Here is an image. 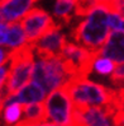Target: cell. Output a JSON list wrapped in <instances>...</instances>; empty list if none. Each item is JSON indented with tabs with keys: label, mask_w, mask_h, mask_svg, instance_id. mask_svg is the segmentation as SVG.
Listing matches in <instances>:
<instances>
[{
	"label": "cell",
	"mask_w": 124,
	"mask_h": 126,
	"mask_svg": "<svg viewBox=\"0 0 124 126\" xmlns=\"http://www.w3.org/2000/svg\"><path fill=\"white\" fill-rule=\"evenodd\" d=\"M38 0H5L0 4V19L6 24L22 22Z\"/></svg>",
	"instance_id": "cell-10"
},
{
	"label": "cell",
	"mask_w": 124,
	"mask_h": 126,
	"mask_svg": "<svg viewBox=\"0 0 124 126\" xmlns=\"http://www.w3.org/2000/svg\"><path fill=\"white\" fill-rule=\"evenodd\" d=\"M75 1H77V3H81V1H82V0H75Z\"/></svg>",
	"instance_id": "cell-27"
},
{
	"label": "cell",
	"mask_w": 124,
	"mask_h": 126,
	"mask_svg": "<svg viewBox=\"0 0 124 126\" xmlns=\"http://www.w3.org/2000/svg\"><path fill=\"white\" fill-rule=\"evenodd\" d=\"M3 46L10 54H17V52H20V51H23L25 48L32 47V45L28 41L27 33H25L20 22L8 24L6 31H5V36H4Z\"/></svg>",
	"instance_id": "cell-11"
},
{
	"label": "cell",
	"mask_w": 124,
	"mask_h": 126,
	"mask_svg": "<svg viewBox=\"0 0 124 126\" xmlns=\"http://www.w3.org/2000/svg\"><path fill=\"white\" fill-rule=\"evenodd\" d=\"M46 120V111L43 103L27 105L23 108V121L24 124H37Z\"/></svg>",
	"instance_id": "cell-17"
},
{
	"label": "cell",
	"mask_w": 124,
	"mask_h": 126,
	"mask_svg": "<svg viewBox=\"0 0 124 126\" xmlns=\"http://www.w3.org/2000/svg\"><path fill=\"white\" fill-rule=\"evenodd\" d=\"M122 92H123V101H124V87H122Z\"/></svg>",
	"instance_id": "cell-26"
},
{
	"label": "cell",
	"mask_w": 124,
	"mask_h": 126,
	"mask_svg": "<svg viewBox=\"0 0 124 126\" xmlns=\"http://www.w3.org/2000/svg\"><path fill=\"white\" fill-rule=\"evenodd\" d=\"M110 10V4H95L82 10L72 31L74 41L98 52L112 32L109 27Z\"/></svg>",
	"instance_id": "cell-1"
},
{
	"label": "cell",
	"mask_w": 124,
	"mask_h": 126,
	"mask_svg": "<svg viewBox=\"0 0 124 126\" xmlns=\"http://www.w3.org/2000/svg\"><path fill=\"white\" fill-rule=\"evenodd\" d=\"M110 80L113 81V84L122 88L124 85V63H119L116 64L115 70L113 73V75L110 78Z\"/></svg>",
	"instance_id": "cell-18"
},
{
	"label": "cell",
	"mask_w": 124,
	"mask_h": 126,
	"mask_svg": "<svg viewBox=\"0 0 124 126\" xmlns=\"http://www.w3.org/2000/svg\"><path fill=\"white\" fill-rule=\"evenodd\" d=\"M76 77H79L77 73L60 55H35L32 80L42 85L47 93L61 89V88H66L70 81Z\"/></svg>",
	"instance_id": "cell-3"
},
{
	"label": "cell",
	"mask_w": 124,
	"mask_h": 126,
	"mask_svg": "<svg viewBox=\"0 0 124 126\" xmlns=\"http://www.w3.org/2000/svg\"><path fill=\"white\" fill-rule=\"evenodd\" d=\"M67 42L68 41L61 27L56 24L32 43V48L37 56H56L62 52Z\"/></svg>",
	"instance_id": "cell-8"
},
{
	"label": "cell",
	"mask_w": 124,
	"mask_h": 126,
	"mask_svg": "<svg viewBox=\"0 0 124 126\" xmlns=\"http://www.w3.org/2000/svg\"><path fill=\"white\" fill-rule=\"evenodd\" d=\"M114 115L115 111L108 107H76L74 126H115Z\"/></svg>",
	"instance_id": "cell-9"
},
{
	"label": "cell",
	"mask_w": 124,
	"mask_h": 126,
	"mask_svg": "<svg viewBox=\"0 0 124 126\" xmlns=\"http://www.w3.org/2000/svg\"><path fill=\"white\" fill-rule=\"evenodd\" d=\"M48 93L45 91V88L39 85L37 81L31 80L23 88H20L18 92L14 93V97L18 103L22 106L34 105V103H43L46 101Z\"/></svg>",
	"instance_id": "cell-13"
},
{
	"label": "cell",
	"mask_w": 124,
	"mask_h": 126,
	"mask_svg": "<svg viewBox=\"0 0 124 126\" xmlns=\"http://www.w3.org/2000/svg\"><path fill=\"white\" fill-rule=\"evenodd\" d=\"M23 108L18 102L6 105L0 110V118L6 126H18L23 121Z\"/></svg>",
	"instance_id": "cell-16"
},
{
	"label": "cell",
	"mask_w": 124,
	"mask_h": 126,
	"mask_svg": "<svg viewBox=\"0 0 124 126\" xmlns=\"http://www.w3.org/2000/svg\"><path fill=\"white\" fill-rule=\"evenodd\" d=\"M5 1V0H0V4H1V3H4Z\"/></svg>",
	"instance_id": "cell-28"
},
{
	"label": "cell",
	"mask_w": 124,
	"mask_h": 126,
	"mask_svg": "<svg viewBox=\"0 0 124 126\" xmlns=\"http://www.w3.org/2000/svg\"><path fill=\"white\" fill-rule=\"evenodd\" d=\"M94 54L91 50L86 48L85 46L80 45L77 42H67L66 46L63 47L60 56L66 61L72 69H74L79 77H87L90 73V64L94 57Z\"/></svg>",
	"instance_id": "cell-7"
},
{
	"label": "cell",
	"mask_w": 124,
	"mask_h": 126,
	"mask_svg": "<svg viewBox=\"0 0 124 126\" xmlns=\"http://www.w3.org/2000/svg\"><path fill=\"white\" fill-rule=\"evenodd\" d=\"M112 8L116 12H119L124 17V0H113L112 1Z\"/></svg>",
	"instance_id": "cell-23"
},
{
	"label": "cell",
	"mask_w": 124,
	"mask_h": 126,
	"mask_svg": "<svg viewBox=\"0 0 124 126\" xmlns=\"http://www.w3.org/2000/svg\"><path fill=\"white\" fill-rule=\"evenodd\" d=\"M4 24H6V23H5V22H3L1 19H0V27H3Z\"/></svg>",
	"instance_id": "cell-25"
},
{
	"label": "cell",
	"mask_w": 124,
	"mask_h": 126,
	"mask_svg": "<svg viewBox=\"0 0 124 126\" xmlns=\"http://www.w3.org/2000/svg\"><path fill=\"white\" fill-rule=\"evenodd\" d=\"M115 66L116 64L113 60L95 52L91 60V64H90L89 74H95V75L101 77V78H112L113 73L115 70Z\"/></svg>",
	"instance_id": "cell-15"
},
{
	"label": "cell",
	"mask_w": 124,
	"mask_h": 126,
	"mask_svg": "<svg viewBox=\"0 0 124 126\" xmlns=\"http://www.w3.org/2000/svg\"><path fill=\"white\" fill-rule=\"evenodd\" d=\"M52 17L58 22H70L79 17V3L75 0H55Z\"/></svg>",
	"instance_id": "cell-14"
},
{
	"label": "cell",
	"mask_w": 124,
	"mask_h": 126,
	"mask_svg": "<svg viewBox=\"0 0 124 126\" xmlns=\"http://www.w3.org/2000/svg\"><path fill=\"white\" fill-rule=\"evenodd\" d=\"M98 54L110 59L115 64L124 63V32L112 31Z\"/></svg>",
	"instance_id": "cell-12"
},
{
	"label": "cell",
	"mask_w": 124,
	"mask_h": 126,
	"mask_svg": "<svg viewBox=\"0 0 124 126\" xmlns=\"http://www.w3.org/2000/svg\"><path fill=\"white\" fill-rule=\"evenodd\" d=\"M10 57H11V54L9 52V51L4 46H0V66H1L3 64H5V63H8L10 60Z\"/></svg>",
	"instance_id": "cell-21"
},
{
	"label": "cell",
	"mask_w": 124,
	"mask_h": 126,
	"mask_svg": "<svg viewBox=\"0 0 124 126\" xmlns=\"http://www.w3.org/2000/svg\"><path fill=\"white\" fill-rule=\"evenodd\" d=\"M22 26L27 33L29 43H34L41 36H43L49 28L56 26L55 18L42 8H34L22 19Z\"/></svg>",
	"instance_id": "cell-6"
},
{
	"label": "cell",
	"mask_w": 124,
	"mask_h": 126,
	"mask_svg": "<svg viewBox=\"0 0 124 126\" xmlns=\"http://www.w3.org/2000/svg\"><path fill=\"white\" fill-rule=\"evenodd\" d=\"M95 4H112V0H82L81 3H79V16L82 10Z\"/></svg>",
	"instance_id": "cell-20"
},
{
	"label": "cell",
	"mask_w": 124,
	"mask_h": 126,
	"mask_svg": "<svg viewBox=\"0 0 124 126\" xmlns=\"http://www.w3.org/2000/svg\"><path fill=\"white\" fill-rule=\"evenodd\" d=\"M66 89L77 108L108 107L114 110L115 112L122 110L118 89L113 91L87 77L81 75L74 78L66 87Z\"/></svg>",
	"instance_id": "cell-2"
},
{
	"label": "cell",
	"mask_w": 124,
	"mask_h": 126,
	"mask_svg": "<svg viewBox=\"0 0 124 126\" xmlns=\"http://www.w3.org/2000/svg\"><path fill=\"white\" fill-rule=\"evenodd\" d=\"M9 71H10V60L0 66V94L5 89L6 81L9 78Z\"/></svg>",
	"instance_id": "cell-19"
},
{
	"label": "cell",
	"mask_w": 124,
	"mask_h": 126,
	"mask_svg": "<svg viewBox=\"0 0 124 126\" xmlns=\"http://www.w3.org/2000/svg\"><path fill=\"white\" fill-rule=\"evenodd\" d=\"M114 125L115 126H124V110L116 111L114 115Z\"/></svg>",
	"instance_id": "cell-22"
},
{
	"label": "cell",
	"mask_w": 124,
	"mask_h": 126,
	"mask_svg": "<svg viewBox=\"0 0 124 126\" xmlns=\"http://www.w3.org/2000/svg\"><path fill=\"white\" fill-rule=\"evenodd\" d=\"M112 1H113V0H112Z\"/></svg>",
	"instance_id": "cell-29"
},
{
	"label": "cell",
	"mask_w": 124,
	"mask_h": 126,
	"mask_svg": "<svg viewBox=\"0 0 124 126\" xmlns=\"http://www.w3.org/2000/svg\"><path fill=\"white\" fill-rule=\"evenodd\" d=\"M43 106L46 111V120L58 126H74L76 106L66 88L48 93Z\"/></svg>",
	"instance_id": "cell-4"
},
{
	"label": "cell",
	"mask_w": 124,
	"mask_h": 126,
	"mask_svg": "<svg viewBox=\"0 0 124 126\" xmlns=\"http://www.w3.org/2000/svg\"><path fill=\"white\" fill-rule=\"evenodd\" d=\"M34 59L35 54L32 47L17 54H11L9 78L4 89L5 93H15L32 80Z\"/></svg>",
	"instance_id": "cell-5"
},
{
	"label": "cell",
	"mask_w": 124,
	"mask_h": 126,
	"mask_svg": "<svg viewBox=\"0 0 124 126\" xmlns=\"http://www.w3.org/2000/svg\"><path fill=\"white\" fill-rule=\"evenodd\" d=\"M18 126H58L53 122H51L48 120H43L41 122H37V124H24V122H20Z\"/></svg>",
	"instance_id": "cell-24"
}]
</instances>
